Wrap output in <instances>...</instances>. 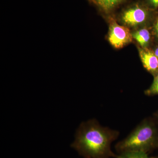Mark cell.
<instances>
[{"instance_id":"52a82bcc","label":"cell","mask_w":158,"mask_h":158,"mask_svg":"<svg viewBox=\"0 0 158 158\" xmlns=\"http://www.w3.org/2000/svg\"><path fill=\"white\" fill-rule=\"evenodd\" d=\"M126 0H88L100 12L106 16L111 15L114 10Z\"/></svg>"},{"instance_id":"7a4b0ae2","label":"cell","mask_w":158,"mask_h":158,"mask_svg":"<svg viewBox=\"0 0 158 158\" xmlns=\"http://www.w3.org/2000/svg\"><path fill=\"white\" fill-rule=\"evenodd\" d=\"M118 154L129 152L147 153L158 149V124L154 117H148L115 146Z\"/></svg>"},{"instance_id":"7c38bea8","label":"cell","mask_w":158,"mask_h":158,"mask_svg":"<svg viewBox=\"0 0 158 158\" xmlns=\"http://www.w3.org/2000/svg\"><path fill=\"white\" fill-rule=\"evenodd\" d=\"M151 49L152 50L153 52L155 54L156 56L157 57L158 59V44H156V45L155 46L153 45V46Z\"/></svg>"},{"instance_id":"ba28073f","label":"cell","mask_w":158,"mask_h":158,"mask_svg":"<svg viewBox=\"0 0 158 158\" xmlns=\"http://www.w3.org/2000/svg\"><path fill=\"white\" fill-rule=\"evenodd\" d=\"M116 158H158L156 157L148 156L147 153L137 152H129L119 154Z\"/></svg>"},{"instance_id":"9c48e42d","label":"cell","mask_w":158,"mask_h":158,"mask_svg":"<svg viewBox=\"0 0 158 158\" xmlns=\"http://www.w3.org/2000/svg\"><path fill=\"white\" fill-rule=\"evenodd\" d=\"M144 93L146 96H148L158 95V74L154 77L152 84L148 89L144 91Z\"/></svg>"},{"instance_id":"8992f818","label":"cell","mask_w":158,"mask_h":158,"mask_svg":"<svg viewBox=\"0 0 158 158\" xmlns=\"http://www.w3.org/2000/svg\"><path fill=\"white\" fill-rule=\"evenodd\" d=\"M139 57L144 68L153 77L158 74V59L151 48H143L137 46Z\"/></svg>"},{"instance_id":"3957f363","label":"cell","mask_w":158,"mask_h":158,"mask_svg":"<svg viewBox=\"0 0 158 158\" xmlns=\"http://www.w3.org/2000/svg\"><path fill=\"white\" fill-rule=\"evenodd\" d=\"M157 11L148 8L144 2H135L123 9L116 19L131 30L152 27Z\"/></svg>"},{"instance_id":"4fadbf2b","label":"cell","mask_w":158,"mask_h":158,"mask_svg":"<svg viewBox=\"0 0 158 158\" xmlns=\"http://www.w3.org/2000/svg\"><path fill=\"white\" fill-rule=\"evenodd\" d=\"M153 117L155 119L157 123L158 124V110L156 113H154Z\"/></svg>"},{"instance_id":"5b68a950","label":"cell","mask_w":158,"mask_h":158,"mask_svg":"<svg viewBox=\"0 0 158 158\" xmlns=\"http://www.w3.org/2000/svg\"><path fill=\"white\" fill-rule=\"evenodd\" d=\"M131 32L136 45L143 48H152L155 41L152 27H141L131 30Z\"/></svg>"},{"instance_id":"30bf717a","label":"cell","mask_w":158,"mask_h":158,"mask_svg":"<svg viewBox=\"0 0 158 158\" xmlns=\"http://www.w3.org/2000/svg\"><path fill=\"white\" fill-rule=\"evenodd\" d=\"M152 29L155 41L158 44V11H157L155 18L152 26Z\"/></svg>"},{"instance_id":"277c9868","label":"cell","mask_w":158,"mask_h":158,"mask_svg":"<svg viewBox=\"0 0 158 158\" xmlns=\"http://www.w3.org/2000/svg\"><path fill=\"white\" fill-rule=\"evenodd\" d=\"M109 23L107 35L108 41L114 48L120 49L133 42L131 30L118 24L112 15L107 16Z\"/></svg>"},{"instance_id":"8fae6325","label":"cell","mask_w":158,"mask_h":158,"mask_svg":"<svg viewBox=\"0 0 158 158\" xmlns=\"http://www.w3.org/2000/svg\"><path fill=\"white\" fill-rule=\"evenodd\" d=\"M144 2L152 10L158 11V0H144Z\"/></svg>"},{"instance_id":"5bb4252c","label":"cell","mask_w":158,"mask_h":158,"mask_svg":"<svg viewBox=\"0 0 158 158\" xmlns=\"http://www.w3.org/2000/svg\"></svg>"},{"instance_id":"6da1fadb","label":"cell","mask_w":158,"mask_h":158,"mask_svg":"<svg viewBox=\"0 0 158 158\" xmlns=\"http://www.w3.org/2000/svg\"><path fill=\"white\" fill-rule=\"evenodd\" d=\"M116 130L102 126L95 119L82 123L71 147L85 158H116L111 144L118 138Z\"/></svg>"}]
</instances>
